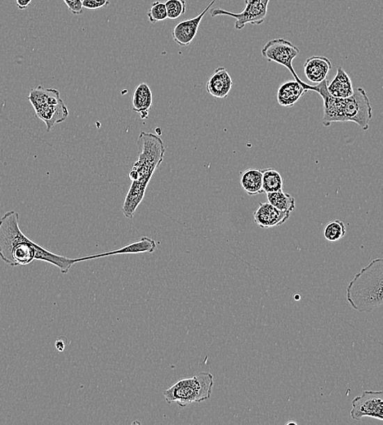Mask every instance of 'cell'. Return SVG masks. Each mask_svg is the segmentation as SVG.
<instances>
[{"mask_svg": "<svg viewBox=\"0 0 383 425\" xmlns=\"http://www.w3.org/2000/svg\"><path fill=\"white\" fill-rule=\"evenodd\" d=\"M0 258L11 267L26 266L34 261H44L66 274L75 258L52 253L33 242L19 228V214L9 210L0 219Z\"/></svg>", "mask_w": 383, "mask_h": 425, "instance_id": "6da1fadb", "label": "cell"}, {"mask_svg": "<svg viewBox=\"0 0 383 425\" xmlns=\"http://www.w3.org/2000/svg\"><path fill=\"white\" fill-rule=\"evenodd\" d=\"M327 79L315 85L314 92L323 99L324 126L329 127L334 122H354L363 130H368L372 119V107L366 91L362 88L354 89L351 97L334 98L328 91Z\"/></svg>", "mask_w": 383, "mask_h": 425, "instance_id": "7a4b0ae2", "label": "cell"}, {"mask_svg": "<svg viewBox=\"0 0 383 425\" xmlns=\"http://www.w3.org/2000/svg\"><path fill=\"white\" fill-rule=\"evenodd\" d=\"M383 259H373L347 288L348 303L361 313H370L383 303Z\"/></svg>", "mask_w": 383, "mask_h": 425, "instance_id": "3957f363", "label": "cell"}, {"mask_svg": "<svg viewBox=\"0 0 383 425\" xmlns=\"http://www.w3.org/2000/svg\"><path fill=\"white\" fill-rule=\"evenodd\" d=\"M214 376L209 372H201L187 379L180 380L164 391L169 404L177 403L179 408L210 399L214 388Z\"/></svg>", "mask_w": 383, "mask_h": 425, "instance_id": "277c9868", "label": "cell"}, {"mask_svg": "<svg viewBox=\"0 0 383 425\" xmlns=\"http://www.w3.org/2000/svg\"><path fill=\"white\" fill-rule=\"evenodd\" d=\"M36 116L45 122L47 132L64 122L69 116L68 107L61 98L60 92L56 88H45L41 85L32 88L27 97Z\"/></svg>", "mask_w": 383, "mask_h": 425, "instance_id": "5b68a950", "label": "cell"}, {"mask_svg": "<svg viewBox=\"0 0 383 425\" xmlns=\"http://www.w3.org/2000/svg\"><path fill=\"white\" fill-rule=\"evenodd\" d=\"M138 144L140 148L139 160L134 163L129 177L131 181L146 179L150 181L155 169L163 162L165 146L159 136L141 131Z\"/></svg>", "mask_w": 383, "mask_h": 425, "instance_id": "8992f818", "label": "cell"}, {"mask_svg": "<svg viewBox=\"0 0 383 425\" xmlns=\"http://www.w3.org/2000/svg\"><path fill=\"white\" fill-rule=\"evenodd\" d=\"M269 0H244V10L239 13H231L221 8L211 9L212 17L217 16H229L235 19V28L240 31L248 24L253 26L262 25L267 15Z\"/></svg>", "mask_w": 383, "mask_h": 425, "instance_id": "52a82bcc", "label": "cell"}, {"mask_svg": "<svg viewBox=\"0 0 383 425\" xmlns=\"http://www.w3.org/2000/svg\"><path fill=\"white\" fill-rule=\"evenodd\" d=\"M300 54V49L286 39H273L267 42L262 49V54L268 61H274L286 68L295 77L296 82L302 85L308 84L302 82L297 75L292 61Z\"/></svg>", "mask_w": 383, "mask_h": 425, "instance_id": "ba28073f", "label": "cell"}, {"mask_svg": "<svg viewBox=\"0 0 383 425\" xmlns=\"http://www.w3.org/2000/svg\"><path fill=\"white\" fill-rule=\"evenodd\" d=\"M351 417L359 420L370 417L383 422V392L365 391L354 398L352 403Z\"/></svg>", "mask_w": 383, "mask_h": 425, "instance_id": "9c48e42d", "label": "cell"}, {"mask_svg": "<svg viewBox=\"0 0 383 425\" xmlns=\"http://www.w3.org/2000/svg\"><path fill=\"white\" fill-rule=\"evenodd\" d=\"M216 1L217 0H212L205 10H203L198 16L187 19V20L178 23L174 27L172 32L173 39L175 42H177L179 46L182 47L190 45L197 35L198 26L201 25L203 17H204L208 11L210 10V8Z\"/></svg>", "mask_w": 383, "mask_h": 425, "instance_id": "30bf717a", "label": "cell"}, {"mask_svg": "<svg viewBox=\"0 0 383 425\" xmlns=\"http://www.w3.org/2000/svg\"><path fill=\"white\" fill-rule=\"evenodd\" d=\"M290 212L276 209L269 203H260L254 212V223L262 229H272L281 226L290 219Z\"/></svg>", "mask_w": 383, "mask_h": 425, "instance_id": "8fae6325", "label": "cell"}, {"mask_svg": "<svg viewBox=\"0 0 383 425\" xmlns=\"http://www.w3.org/2000/svg\"><path fill=\"white\" fill-rule=\"evenodd\" d=\"M156 247H157V244H156L155 240L148 237H143L140 240H138V242L127 245L125 247L105 253L85 255L83 257L75 258V261L80 263L118 254L153 253Z\"/></svg>", "mask_w": 383, "mask_h": 425, "instance_id": "7c38bea8", "label": "cell"}, {"mask_svg": "<svg viewBox=\"0 0 383 425\" xmlns=\"http://www.w3.org/2000/svg\"><path fill=\"white\" fill-rule=\"evenodd\" d=\"M308 91H314L313 85H302L296 80H290L282 84L279 88L277 101L282 107H292Z\"/></svg>", "mask_w": 383, "mask_h": 425, "instance_id": "4fadbf2b", "label": "cell"}, {"mask_svg": "<svg viewBox=\"0 0 383 425\" xmlns=\"http://www.w3.org/2000/svg\"><path fill=\"white\" fill-rule=\"evenodd\" d=\"M233 86V80L231 79L228 70L225 68H217L209 80L206 88L208 93L217 98H226L228 96Z\"/></svg>", "mask_w": 383, "mask_h": 425, "instance_id": "5bb4252c", "label": "cell"}, {"mask_svg": "<svg viewBox=\"0 0 383 425\" xmlns=\"http://www.w3.org/2000/svg\"><path fill=\"white\" fill-rule=\"evenodd\" d=\"M331 67L332 64L326 56H313L305 61L304 73L310 82L318 84L327 78Z\"/></svg>", "mask_w": 383, "mask_h": 425, "instance_id": "9a60e30c", "label": "cell"}, {"mask_svg": "<svg viewBox=\"0 0 383 425\" xmlns=\"http://www.w3.org/2000/svg\"><path fill=\"white\" fill-rule=\"evenodd\" d=\"M327 88L330 95L338 98L351 97L354 93L352 79L341 67L338 68L337 73L332 82L328 84Z\"/></svg>", "mask_w": 383, "mask_h": 425, "instance_id": "2e32d148", "label": "cell"}, {"mask_svg": "<svg viewBox=\"0 0 383 425\" xmlns=\"http://www.w3.org/2000/svg\"><path fill=\"white\" fill-rule=\"evenodd\" d=\"M132 111L139 113L141 119H148L153 106V92L148 84L141 83L136 87L132 96Z\"/></svg>", "mask_w": 383, "mask_h": 425, "instance_id": "e0dca14e", "label": "cell"}, {"mask_svg": "<svg viewBox=\"0 0 383 425\" xmlns=\"http://www.w3.org/2000/svg\"><path fill=\"white\" fill-rule=\"evenodd\" d=\"M241 186L249 196H256L263 193V169H249L245 170L240 178Z\"/></svg>", "mask_w": 383, "mask_h": 425, "instance_id": "ac0fdd59", "label": "cell"}, {"mask_svg": "<svg viewBox=\"0 0 383 425\" xmlns=\"http://www.w3.org/2000/svg\"><path fill=\"white\" fill-rule=\"evenodd\" d=\"M269 204L281 211L292 212L295 209V199L294 197L282 190L267 193Z\"/></svg>", "mask_w": 383, "mask_h": 425, "instance_id": "d6986e66", "label": "cell"}, {"mask_svg": "<svg viewBox=\"0 0 383 425\" xmlns=\"http://www.w3.org/2000/svg\"><path fill=\"white\" fill-rule=\"evenodd\" d=\"M283 178L278 170L274 168L263 169V192L269 193L282 190Z\"/></svg>", "mask_w": 383, "mask_h": 425, "instance_id": "ffe728a7", "label": "cell"}, {"mask_svg": "<svg viewBox=\"0 0 383 425\" xmlns=\"http://www.w3.org/2000/svg\"><path fill=\"white\" fill-rule=\"evenodd\" d=\"M346 233V226L339 219L330 221L324 229L325 238L330 242H336L341 240Z\"/></svg>", "mask_w": 383, "mask_h": 425, "instance_id": "44dd1931", "label": "cell"}, {"mask_svg": "<svg viewBox=\"0 0 383 425\" xmlns=\"http://www.w3.org/2000/svg\"><path fill=\"white\" fill-rule=\"evenodd\" d=\"M168 18L175 20L186 13V0H167L164 3Z\"/></svg>", "mask_w": 383, "mask_h": 425, "instance_id": "7402d4cb", "label": "cell"}, {"mask_svg": "<svg viewBox=\"0 0 383 425\" xmlns=\"http://www.w3.org/2000/svg\"><path fill=\"white\" fill-rule=\"evenodd\" d=\"M150 22L157 23L163 22L168 18L166 7L164 3L155 1L151 4V8L148 13Z\"/></svg>", "mask_w": 383, "mask_h": 425, "instance_id": "603a6c76", "label": "cell"}, {"mask_svg": "<svg viewBox=\"0 0 383 425\" xmlns=\"http://www.w3.org/2000/svg\"><path fill=\"white\" fill-rule=\"evenodd\" d=\"M82 4L85 8L95 10L110 6L111 0H82Z\"/></svg>", "mask_w": 383, "mask_h": 425, "instance_id": "cb8c5ba5", "label": "cell"}, {"mask_svg": "<svg viewBox=\"0 0 383 425\" xmlns=\"http://www.w3.org/2000/svg\"><path fill=\"white\" fill-rule=\"evenodd\" d=\"M70 13L74 15H80L84 12L82 0H63Z\"/></svg>", "mask_w": 383, "mask_h": 425, "instance_id": "d4e9b609", "label": "cell"}, {"mask_svg": "<svg viewBox=\"0 0 383 425\" xmlns=\"http://www.w3.org/2000/svg\"><path fill=\"white\" fill-rule=\"evenodd\" d=\"M16 2L18 8L23 10V9H26L30 6L32 0H16Z\"/></svg>", "mask_w": 383, "mask_h": 425, "instance_id": "484cf974", "label": "cell"}, {"mask_svg": "<svg viewBox=\"0 0 383 425\" xmlns=\"http://www.w3.org/2000/svg\"><path fill=\"white\" fill-rule=\"evenodd\" d=\"M56 348L58 349L59 352H63L65 349V343L63 340L58 339L55 342Z\"/></svg>", "mask_w": 383, "mask_h": 425, "instance_id": "4316f807", "label": "cell"}]
</instances>
